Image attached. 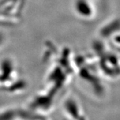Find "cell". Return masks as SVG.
<instances>
[]
</instances>
